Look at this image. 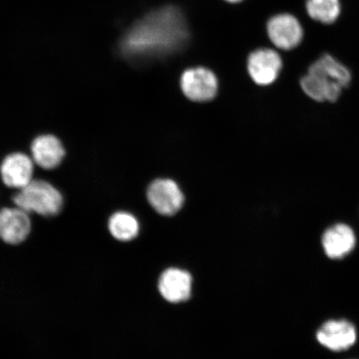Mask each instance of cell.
<instances>
[{"mask_svg":"<svg viewBox=\"0 0 359 359\" xmlns=\"http://www.w3.org/2000/svg\"><path fill=\"white\" fill-rule=\"evenodd\" d=\"M267 32L271 42L283 50H290L297 47L304 35L299 20L289 13L271 18L267 24Z\"/></svg>","mask_w":359,"mask_h":359,"instance_id":"obj_7","label":"cell"},{"mask_svg":"<svg viewBox=\"0 0 359 359\" xmlns=\"http://www.w3.org/2000/svg\"><path fill=\"white\" fill-rule=\"evenodd\" d=\"M0 174L7 187L20 190L33 181V160L21 152L8 155L0 167Z\"/></svg>","mask_w":359,"mask_h":359,"instance_id":"obj_9","label":"cell"},{"mask_svg":"<svg viewBox=\"0 0 359 359\" xmlns=\"http://www.w3.org/2000/svg\"><path fill=\"white\" fill-rule=\"evenodd\" d=\"M282 67L278 53L269 48H260L251 53L248 58L250 77L259 85L271 84L277 79Z\"/></svg>","mask_w":359,"mask_h":359,"instance_id":"obj_8","label":"cell"},{"mask_svg":"<svg viewBox=\"0 0 359 359\" xmlns=\"http://www.w3.org/2000/svg\"><path fill=\"white\" fill-rule=\"evenodd\" d=\"M318 342L334 352H343L353 346L358 335L355 326L346 320L325 323L316 334Z\"/></svg>","mask_w":359,"mask_h":359,"instance_id":"obj_6","label":"cell"},{"mask_svg":"<svg viewBox=\"0 0 359 359\" xmlns=\"http://www.w3.org/2000/svg\"><path fill=\"white\" fill-rule=\"evenodd\" d=\"M306 10L313 20L325 25L333 24L339 17V0H307Z\"/></svg>","mask_w":359,"mask_h":359,"instance_id":"obj_15","label":"cell"},{"mask_svg":"<svg viewBox=\"0 0 359 359\" xmlns=\"http://www.w3.org/2000/svg\"><path fill=\"white\" fill-rule=\"evenodd\" d=\"M31 231L28 213L19 208L0 210V239L17 245L26 240Z\"/></svg>","mask_w":359,"mask_h":359,"instance_id":"obj_10","label":"cell"},{"mask_svg":"<svg viewBox=\"0 0 359 359\" xmlns=\"http://www.w3.org/2000/svg\"><path fill=\"white\" fill-rule=\"evenodd\" d=\"M182 92L195 102H206L217 95L218 81L212 71L195 67L184 72L181 79Z\"/></svg>","mask_w":359,"mask_h":359,"instance_id":"obj_4","label":"cell"},{"mask_svg":"<svg viewBox=\"0 0 359 359\" xmlns=\"http://www.w3.org/2000/svg\"><path fill=\"white\" fill-rule=\"evenodd\" d=\"M13 202L27 213L53 217L60 212L64 199L55 187L42 180H33L13 196Z\"/></svg>","mask_w":359,"mask_h":359,"instance_id":"obj_3","label":"cell"},{"mask_svg":"<svg viewBox=\"0 0 359 359\" xmlns=\"http://www.w3.org/2000/svg\"><path fill=\"white\" fill-rule=\"evenodd\" d=\"M188 39L187 22L177 8L165 7L137 21L124 35L121 51L130 58L165 56L179 50Z\"/></svg>","mask_w":359,"mask_h":359,"instance_id":"obj_1","label":"cell"},{"mask_svg":"<svg viewBox=\"0 0 359 359\" xmlns=\"http://www.w3.org/2000/svg\"><path fill=\"white\" fill-rule=\"evenodd\" d=\"M226 1L232 3V4H236V3H239V2L242 1V0H226Z\"/></svg>","mask_w":359,"mask_h":359,"instance_id":"obj_16","label":"cell"},{"mask_svg":"<svg viewBox=\"0 0 359 359\" xmlns=\"http://www.w3.org/2000/svg\"><path fill=\"white\" fill-rule=\"evenodd\" d=\"M351 80V72L346 66L333 56L325 55L309 67L300 84L304 93L313 100L334 102Z\"/></svg>","mask_w":359,"mask_h":359,"instance_id":"obj_2","label":"cell"},{"mask_svg":"<svg viewBox=\"0 0 359 359\" xmlns=\"http://www.w3.org/2000/svg\"><path fill=\"white\" fill-rule=\"evenodd\" d=\"M158 288L161 296L170 303L186 302L191 294L192 277L183 269L170 268L161 273Z\"/></svg>","mask_w":359,"mask_h":359,"instance_id":"obj_12","label":"cell"},{"mask_svg":"<svg viewBox=\"0 0 359 359\" xmlns=\"http://www.w3.org/2000/svg\"><path fill=\"white\" fill-rule=\"evenodd\" d=\"M31 154L39 167L51 170L60 165L65 150L60 139L53 135H42L34 139L31 145Z\"/></svg>","mask_w":359,"mask_h":359,"instance_id":"obj_13","label":"cell"},{"mask_svg":"<svg viewBox=\"0 0 359 359\" xmlns=\"http://www.w3.org/2000/svg\"><path fill=\"white\" fill-rule=\"evenodd\" d=\"M147 199L156 212L173 215L182 208L184 196L177 184L172 180L158 179L147 190Z\"/></svg>","mask_w":359,"mask_h":359,"instance_id":"obj_5","label":"cell"},{"mask_svg":"<svg viewBox=\"0 0 359 359\" xmlns=\"http://www.w3.org/2000/svg\"><path fill=\"white\" fill-rule=\"evenodd\" d=\"M109 230L116 240L130 241L138 235L140 226L136 217L128 212H119L112 215L109 222Z\"/></svg>","mask_w":359,"mask_h":359,"instance_id":"obj_14","label":"cell"},{"mask_svg":"<svg viewBox=\"0 0 359 359\" xmlns=\"http://www.w3.org/2000/svg\"><path fill=\"white\" fill-rule=\"evenodd\" d=\"M322 245L327 257L341 259L352 252L356 236L346 224L339 223L327 228L322 236Z\"/></svg>","mask_w":359,"mask_h":359,"instance_id":"obj_11","label":"cell"}]
</instances>
